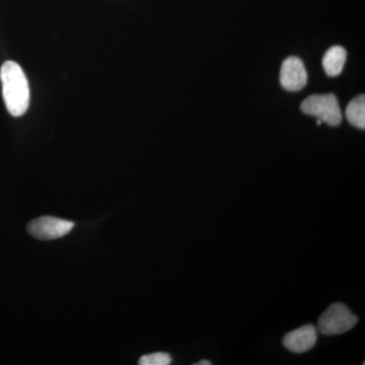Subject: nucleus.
<instances>
[{"label":"nucleus","instance_id":"nucleus-1","mask_svg":"<svg viewBox=\"0 0 365 365\" xmlns=\"http://www.w3.org/2000/svg\"><path fill=\"white\" fill-rule=\"evenodd\" d=\"M0 79L7 111L14 117L23 116L30 104V88L25 72L16 62L6 61L0 69Z\"/></svg>","mask_w":365,"mask_h":365},{"label":"nucleus","instance_id":"nucleus-2","mask_svg":"<svg viewBox=\"0 0 365 365\" xmlns=\"http://www.w3.org/2000/svg\"><path fill=\"white\" fill-rule=\"evenodd\" d=\"M302 111L325 122L329 126H339L342 122V112L334 93L311 96L302 102Z\"/></svg>","mask_w":365,"mask_h":365},{"label":"nucleus","instance_id":"nucleus-3","mask_svg":"<svg viewBox=\"0 0 365 365\" xmlns=\"http://www.w3.org/2000/svg\"><path fill=\"white\" fill-rule=\"evenodd\" d=\"M359 318L345 304H334L319 317L318 329L326 336L340 335L351 330Z\"/></svg>","mask_w":365,"mask_h":365},{"label":"nucleus","instance_id":"nucleus-4","mask_svg":"<svg viewBox=\"0 0 365 365\" xmlns=\"http://www.w3.org/2000/svg\"><path fill=\"white\" fill-rule=\"evenodd\" d=\"M74 222L53 216L36 218L28 225L29 234L38 240L50 241L64 237L71 232Z\"/></svg>","mask_w":365,"mask_h":365},{"label":"nucleus","instance_id":"nucleus-5","mask_svg":"<svg viewBox=\"0 0 365 365\" xmlns=\"http://www.w3.org/2000/svg\"><path fill=\"white\" fill-rule=\"evenodd\" d=\"M307 83V72L304 62L297 57H288L280 71V83L288 91H302Z\"/></svg>","mask_w":365,"mask_h":365},{"label":"nucleus","instance_id":"nucleus-6","mask_svg":"<svg viewBox=\"0 0 365 365\" xmlns=\"http://www.w3.org/2000/svg\"><path fill=\"white\" fill-rule=\"evenodd\" d=\"M318 332L313 325H306L288 333L283 339V345L289 351L304 353L316 345Z\"/></svg>","mask_w":365,"mask_h":365},{"label":"nucleus","instance_id":"nucleus-7","mask_svg":"<svg viewBox=\"0 0 365 365\" xmlns=\"http://www.w3.org/2000/svg\"><path fill=\"white\" fill-rule=\"evenodd\" d=\"M347 58V52L342 46H333L326 52L323 67L329 76H338L343 71Z\"/></svg>","mask_w":365,"mask_h":365},{"label":"nucleus","instance_id":"nucleus-8","mask_svg":"<svg viewBox=\"0 0 365 365\" xmlns=\"http://www.w3.org/2000/svg\"><path fill=\"white\" fill-rule=\"evenodd\" d=\"M346 118L357 128L365 129V97L364 95L353 98L346 109Z\"/></svg>","mask_w":365,"mask_h":365},{"label":"nucleus","instance_id":"nucleus-9","mask_svg":"<svg viewBox=\"0 0 365 365\" xmlns=\"http://www.w3.org/2000/svg\"><path fill=\"white\" fill-rule=\"evenodd\" d=\"M173 359L169 353L155 352L151 354L143 355L139 359L138 364L140 365H169L172 364Z\"/></svg>","mask_w":365,"mask_h":365},{"label":"nucleus","instance_id":"nucleus-10","mask_svg":"<svg viewBox=\"0 0 365 365\" xmlns=\"http://www.w3.org/2000/svg\"><path fill=\"white\" fill-rule=\"evenodd\" d=\"M211 362H209L208 360H201V361L197 362L195 365H210Z\"/></svg>","mask_w":365,"mask_h":365}]
</instances>
